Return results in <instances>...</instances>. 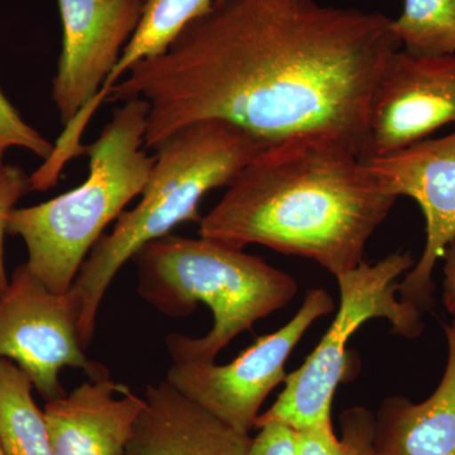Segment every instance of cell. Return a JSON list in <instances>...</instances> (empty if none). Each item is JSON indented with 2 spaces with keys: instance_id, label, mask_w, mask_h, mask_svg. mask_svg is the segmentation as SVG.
<instances>
[{
  "instance_id": "1",
  "label": "cell",
  "mask_w": 455,
  "mask_h": 455,
  "mask_svg": "<svg viewBox=\"0 0 455 455\" xmlns=\"http://www.w3.org/2000/svg\"><path fill=\"white\" fill-rule=\"evenodd\" d=\"M391 23L323 0H214L164 53L132 66L106 101H147L146 149L220 119L266 147L325 134L364 158L374 89L401 49Z\"/></svg>"
},
{
  "instance_id": "2",
  "label": "cell",
  "mask_w": 455,
  "mask_h": 455,
  "mask_svg": "<svg viewBox=\"0 0 455 455\" xmlns=\"http://www.w3.org/2000/svg\"><path fill=\"white\" fill-rule=\"evenodd\" d=\"M398 196L357 147L315 134L266 147L200 220L199 235L314 260L335 278L363 262Z\"/></svg>"
},
{
  "instance_id": "3",
  "label": "cell",
  "mask_w": 455,
  "mask_h": 455,
  "mask_svg": "<svg viewBox=\"0 0 455 455\" xmlns=\"http://www.w3.org/2000/svg\"><path fill=\"white\" fill-rule=\"evenodd\" d=\"M266 148L256 137L220 119L193 123L156 148L151 178L132 211L123 212L110 235L90 251L68 290L77 310L84 348L92 344L108 287L143 245L171 235L185 221H197L203 197L229 187Z\"/></svg>"
},
{
  "instance_id": "4",
  "label": "cell",
  "mask_w": 455,
  "mask_h": 455,
  "mask_svg": "<svg viewBox=\"0 0 455 455\" xmlns=\"http://www.w3.org/2000/svg\"><path fill=\"white\" fill-rule=\"evenodd\" d=\"M132 260L140 298L158 313L188 316L203 302L214 316L212 331L202 338H166L172 363H214L230 341L298 293L295 278L283 269L203 236L164 235L143 245Z\"/></svg>"
},
{
  "instance_id": "5",
  "label": "cell",
  "mask_w": 455,
  "mask_h": 455,
  "mask_svg": "<svg viewBox=\"0 0 455 455\" xmlns=\"http://www.w3.org/2000/svg\"><path fill=\"white\" fill-rule=\"evenodd\" d=\"M147 116L142 99L122 103L99 139L86 146L89 175L79 188L12 212L8 233L23 239L27 267L51 291L71 289L104 229L142 196L156 163L145 148Z\"/></svg>"
},
{
  "instance_id": "6",
  "label": "cell",
  "mask_w": 455,
  "mask_h": 455,
  "mask_svg": "<svg viewBox=\"0 0 455 455\" xmlns=\"http://www.w3.org/2000/svg\"><path fill=\"white\" fill-rule=\"evenodd\" d=\"M415 262L411 253L395 252L370 265L337 277L340 302L331 328L298 370L287 374L276 403L257 419L256 427L268 423L293 430L333 425L331 405L335 391L348 368L347 343L371 319H387L392 333L415 339L424 333L423 313L396 298L397 278Z\"/></svg>"
},
{
  "instance_id": "7",
  "label": "cell",
  "mask_w": 455,
  "mask_h": 455,
  "mask_svg": "<svg viewBox=\"0 0 455 455\" xmlns=\"http://www.w3.org/2000/svg\"><path fill=\"white\" fill-rule=\"evenodd\" d=\"M324 289L305 296L300 309L283 328L262 335L228 364L172 363L166 381L238 433L256 427L266 398L287 379V359L319 317L333 313Z\"/></svg>"
},
{
  "instance_id": "8",
  "label": "cell",
  "mask_w": 455,
  "mask_h": 455,
  "mask_svg": "<svg viewBox=\"0 0 455 455\" xmlns=\"http://www.w3.org/2000/svg\"><path fill=\"white\" fill-rule=\"evenodd\" d=\"M0 359L16 363L46 403L68 394L60 381L66 367L83 370L89 379L110 376L85 355L70 292L51 291L26 263L0 293Z\"/></svg>"
},
{
  "instance_id": "9",
  "label": "cell",
  "mask_w": 455,
  "mask_h": 455,
  "mask_svg": "<svg viewBox=\"0 0 455 455\" xmlns=\"http://www.w3.org/2000/svg\"><path fill=\"white\" fill-rule=\"evenodd\" d=\"M366 161L398 197H411L423 212V254L398 283L397 293L401 301L429 313L435 305L434 269L455 239V132Z\"/></svg>"
},
{
  "instance_id": "10",
  "label": "cell",
  "mask_w": 455,
  "mask_h": 455,
  "mask_svg": "<svg viewBox=\"0 0 455 455\" xmlns=\"http://www.w3.org/2000/svg\"><path fill=\"white\" fill-rule=\"evenodd\" d=\"M455 124V53L418 56L398 50L374 89L364 160L427 140Z\"/></svg>"
},
{
  "instance_id": "11",
  "label": "cell",
  "mask_w": 455,
  "mask_h": 455,
  "mask_svg": "<svg viewBox=\"0 0 455 455\" xmlns=\"http://www.w3.org/2000/svg\"><path fill=\"white\" fill-rule=\"evenodd\" d=\"M143 5L145 0H59L62 51L52 99L65 125L94 103L136 32Z\"/></svg>"
},
{
  "instance_id": "12",
  "label": "cell",
  "mask_w": 455,
  "mask_h": 455,
  "mask_svg": "<svg viewBox=\"0 0 455 455\" xmlns=\"http://www.w3.org/2000/svg\"><path fill=\"white\" fill-rule=\"evenodd\" d=\"M145 397L110 376L49 401L44 415L55 455H124Z\"/></svg>"
},
{
  "instance_id": "13",
  "label": "cell",
  "mask_w": 455,
  "mask_h": 455,
  "mask_svg": "<svg viewBox=\"0 0 455 455\" xmlns=\"http://www.w3.org/2000/svg\"><path fill=\"white\" fill-rule=\"evenodd\" d=\"M143 397L124 455H250V434L228 427L166 379L147 386Z\"/></svg>"
},
{
  "instance_id": "14",
  "label": "cell",
  "mask_w": 455,
  "mask_h": 455,
  "mask_svg": "<svg viewBox=\"0 0 455 455\" xmlns=\"http://www.w3.org/2000/svg\"><path fill=\"white\" fill-rule=\"evenodd\" d=\"M448 358L438 387L423 403L386 397L374 415L377 455H455V317L444 326Z\"/></svg>"
},
{
  "instance_id": "15",
  "label": "cell",
  "mask_w": 455,
  "mask_h": 455,
  "mask_svg": "<svg viewBox=\"0 0 455 455\" xmlns=\"http://www.w3.org/2000/svg\"><path fill=\"white\" fill-rule=\"evenodd\" d=\"M214 0H145L136 32L123 50L121 59L99 92L94 103L84 109L92 119L104 103L109 90L142 60L161 55L196 18L203 16Z\"/></svg>"
},
{
  "instance_id": "16",
  "label": "cell",
  "mask_w": 455,
  "mask_h": 455,
  "mask_svg": "<svg viewBox=\"0 0 455 455\" xmlns=\"http://www.w3.org/2000/svg\"><path fill=\"white\" fill-rule=\"evenodd\" d=\"M33 383L9 359H0V445L5 455H55Z\"/></svg>"
},
{
  "instance_id": "17",
  "label": "cell",
  "mask_w": 455,
  "mask_h": 455,
  "mask_svg": "<svg viewBox=\"0 0 455 455\" xmlns=\"http://www.w3.org/2000/svg\"><path fill=\"white\" fill-rule=\"evenodd\" d=\"M391 29L401 50L412 55L455 53V0H403Z\"/></svg>"
},
{
  "instance_id": "18",
  "label": "cell",
  "mask_w": 455,
  "mask_h": 455,
  "mask_svg": "<svg viewBox=\"0 0 455 455\" xmlns=\"http://www.w3.org/2000/svg\"><path fill=\"white\" fill-rule=\"evenodd\" d=\"M0 145L5 149L11 147L28 149L38 157L47 160L55 145L42 137L35 128L23 121L16 108L0 89Z\"/></svg>"
},
{
  "instance_id": "19",
  "label": "cell",
  "mask_w": 455,
  "mask_h": 455,
  "mask_svg": "<svg viewBox=\"0 0 455 455\" xmlns=\"http://www.w3.org/2000/svg\"><path fill=\"white\" fill-rule=\"evenodd\" d=\"M31 191V180L20 167L0 163V293L9 284L4 266V235L8 233L9 218L17 203Z\"/></svg>"
},
{
  "instance_id": "20",
  "label": "cell",
  "mask_w": 455,
  "mask_h": 455,
  "mask_svg": "<svg viewBox=\"0 0 455 455\" xmlns=\"http://www.w3.org/2000/svg\"><path fill=\"white\" fill-rule=\"evenodd\" d=\"M344 455H377L373 445L374 415L366 407H350L340 415Z\"/></svg>"
},
{
  "instance_id": "21",
  "label": "cell",
  "mask_w": 455,
  "mask_h": 455,
  "mask_svg": "<svg viewBox=\"0 0 455 455\" xmlns=\"http://www.w3.org/2000/svg\"><path fill=\"white\" fill-rule=\"evenodd\" d=\"M250 455H298L296 431L283 424L268 423L259 427Z\"/></svg>"
},
{
  "instance_id": "22",
  "label": "cell",
  "mask_w": 455,
  "mask_h": 455,
  "mask_svg": "<svg viewBox=\"0 0 455 455\" xmlns=\"http://www.w3.org/2000/svg\"><path fill=\"white\" fill-rule=\"evenodd\" d=\"M296 448L298 455H344L333 425L296 431Z\"/></svg>"
},
{
  "instance_id": "23",
  "label": "cell",
  "mask_w": 455,
  "mask_h": 455,
  "mask_svg": "<svg viewBox=\"0 0 455 455\" xmlns=\"http://www.w3.org/2000/svg\"><path fill=\"white\" fill-rule=\"evenodd\" d=\"M444 280H443V305L455 317V239L449 245L444 257Z\"/></svg>"
},
{
  "instance_id": "24",
  "label": "cell",
  "mask_w": 455,
  "mask_h": 455,
  "mask_svg": "<svg viewBox=\"0 0 455 455\" xmlns=\"http://www.w3.org/2000/svg\"><path fill=\"white\" fill-rule=\"evenodd\" d=\"M5 152H7V149H5L4 147L0 145V163H3V157H4Z\"/></svg>"
},
{
  "instance_id": "25",
  "label": "cell",
  "mask_w": 455,
  "mask_h": 455,
  "mask_svg": "<svg viewBox=\"0 0 455 455\" xmlns=\"http://www.w3.org/2000/svg\"><path fill=\"white\" fill-rule=\"evenodd\" d=\"M0 455H5L4 451H3L2 445H0Z\"/></svg>"
}]
</instances>
